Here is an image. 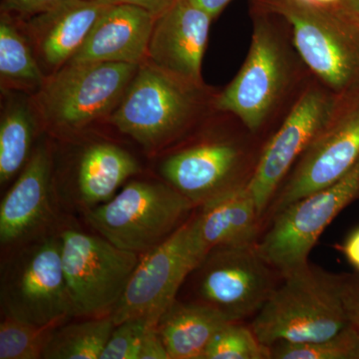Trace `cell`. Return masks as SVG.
<instances>
[{
    "label": "cell",
    "instance_id": "obj_31",
    "mask_svg": "<svg viewBox=\"0 0 359 359\" xmlns=\"http://www.w3.org/2000/svg\"><path fill=\"white\" fill-rule=\"evenodd\" d=\"M157 325L149 328L142 342L138 359H170L166 346L158 332Z\"/></svg>",
    "mask_w": 359,
    "mask_h": 359
},
{
    "label": "cell",
    "instance_id": "obj_5",
    "mask_svg": "<svg viewBox=\"0 0 359 359\" xmlns=\"http://www.w3.org/2000/svg\"><path fill=\"white\" fill-rule=\"evenodd\" d=\"M138 68L128 63L68 62L39 90V113L59 131L84 128L114 112Z\"/></svg>",
    "mask_w": 359,
    "mask_h": 359
},
{
    "label": "cell",
    "instance_id": "obj_20",
    "mask_svg": "<svg viewBox=\"0 0 359 359\" xmlns=\"http://www.w3.org/2000/svg\"><path fill=\"white\" fill-rule=\"evenodd\" d=\"M139 165L128 151L111 143L91 144L77 160L72 197L88 211L114 197L116 191L135 174Z\"/></svg>",
    "mask_w": 359,
    "mask_h": 359
},
{
    "label": "cell",
    "instance_id": "obj_18",
    "mask_svg": "<svg viewBox=\"0 0 359 359\" xmlns=\"http://www.w3.org/2000/svg\"><path fill=\"white\" fill-rule=\"evenodd\" d=\"M107 6L98 0H62L30 18L28 32L42 62L54 72L67 65Z\"/></svg>",
    "mask_w": 359,
    "mask_h": 359
},
{
    "label": "cell",
    "instance_id": "obj_17",
    "mask_svg": "<svg viewBox=\"0 0 359 359\" xmlns=\"http://www.w3.org/2000/svg\"><path fill=\"white\" fill-rule=\"evenodd\" d=\"M156 18L140 7L108 6L92 27L71 63L114 62L143 65Z\"/></svg>",
    "mask_w": 359,
    "mask_h": 359
},
{
    "label": "cell",
    "instance_id": "obj_29",
    "mask_svg": "<svg viewBox=\"0 0 359 359\" xmlns=\"http://www.w3.org/2000/svg\"><path fill=\"white\" fill-rule=\"evenodd\" d=\"M62 0H2V13L8 14H18V15L32 16L37 15L49 11Z\"/></svg>",
    "mask_w": 359,
    "mask_h": 359
},
{
    "label": "cell",
    "instance_id": "obj_13",
    "mask_svg": "<svg viewBox=\"0 0 359 359\" xmlns=\"http://www.w3.org/2000/svg\"><path fill=\"white\" fill-rule=\"evenodd\" d=\"M358 159L359 104L344 116H334L304 151L269 205L271 215L273 217L287 205L332 185Z\"/></svg>",
    "mask_w": 359,
    "mask_h": 359
},
{
    "label": "cell",
    "instance_id": "obj_35",
    "mask_svg": "<svg viewBox=\"0 0 359 359\" xmlns=\"http://www.w3.org/2000/svg\"><path fill=\"white\" fill-rule=\"evenodd\" d=\"M337 8L347 9L351 13L359 14V0H342Z\"/></svg>",
    "mask_w": 359,
    "mask_h": 359
},
{
    "label": "cell",
    "instance_id": "obj_22",
    "mask_svg": "<svg viewBox=\"0 0 359 359\" xmlns=\"http://www.w3.org/2000/svg\"><path fill=\"white\" fill-rule=\"evenodd\" d=\"M0 78L2 89L37 91L47 78L37 62L29 40L6 13H2L0 20Z\"/></svg>",
    "mask_w": 359,
    "mask_h": 359
},
{
    "label": "cell",
    "instance_id": "obj_6",
    "mask_svg": "<svg viewBox=\"0 0 359 359\" xmlns=\"http://www.w3.org/2000/svg\"><path fill=\"white\" fill-rule=\"evenodd\" d=\"M63 273L76 318L112 314L140 255L116 247L103 237L67 229L59 235Z\"/></svg>",
    "mask_w": 359,
    "mask_h": 359
},
{
    "label": "cell",
    "instance_id": "obj_14",
    "mask_svg": "<svg viewBox=\"0 0 359 359\" xmlns=\"http://www.w3.org/2000/svg\"><path fill=\"white\" fill-rule=\"evenodd\" d=\"M212 21L190 0H176L156 18L148 62L188 83L204 86L202 65Z\"/></svg>",
    "mask_w": 359,
    "mask_h": 359
},
{
    "label": "cell",
    "instance_id": "obj_3",
    "mask_svg": "<svg viewBox=\"0 0 359 359\" xmlns=\"http://www.w3.org/2000/svg\"><path fill=\"white\" fill-rule=\"evenodd\" d=\"M2 313L56 328L74 316L59 236L41 235L16 247L1 269Z\"/></svg>",
    "mask_w": 359,
    "mask_h": 359
},
{
    "label": "cell",
    "instance_id": "obj_36",
    "mask_svg": "<svg viewBox=\"0 0 359 359\" xmlns=\"http://www.w3.org/2000/svg\"><path fill=\"white\" fill-rule=\"evenodd\" d=\"M342 0H309L311 4L327 7H337Z\"/></svg>",
    "mask_w": 359,
    "mask_h": 359
},
{
    "label": "cell",
    "instance_id": "obj_21",
    "mask_svg": "<svg viewBox=\"0 0 359 359\" xmlns=\"http://www.w3.org/2000/svg\"><path fill=\"white\" fill-rule=\"evenodd\" d=\"M228 323L223 313L203 302L176 301L162 314L157 328L170 359H204L212 337Z\"/></svg>",
    "mask_w": 359,
    "mask_h": 359
},
{
    "label": "cell",
    "instance_id": "obj_7",
    "mask_svg": "<svg viewBox=\"0 0 359 359\" xmlns=\"http://www.w3.org/2000/svg\"><path fill=\"white\" fill-rule=\"evenodd\" d=\"M358 196L359 159L332 185L276 214L271 228L257 242V252L280 276L308 264L321 233Z\"/></svg>",
    "mask_w": 359,
    "mask_h": 359
},
{
    "label": "cell",
    "instance_id": "obj_9",
    "mask_svg": "<svg viewBox=\"0 0 359 359\" xmlns=\"http://www.w3.org/2000/svg\"><path fill=\"white\" fill-rule=\"evenodd\" d=\"M290 78L285 44L259 11L255 18L249 53L231 83L215 99V107L231 113L250 130L257 132L282 98Z\"/></svg>",
    "mask_w": 359,
    "mask_h": 359
},
{
    "label": "cell",
    "instance_id": "obj_24",
    "mask_svg": "<svg viewBox=\"0 0 359 359\" xmlns=\"http://www.w3.org/2000/svg\"><path fill=\"white\" fill-rule=\"evenodd\" d=\"M34 116L28 104L11 99L0 121V183L4 185L22 171L32 156Z\"/></svg>",
    "mask_w": 359,
    "mask_h": 359
},
{
    "label": "cell",
    "instance_id": "obj_19",
    "mask_svg": "<svg viewBox=\"0 0 359 359\" xmlns=\"http://www.w3.org/2000/svg\"><path fill=\"white\" fill-rule=\"evenodd\" d=\"M194 218L205 252L219 247L257 244L263 218L247 183L204 205Z\"/></svg>",
    "mask_w": 359,
    "mask_h": 359
},
{
    "label": "cell",
    "instance_id": "obj_12",
    "mask_svg": "<svg viewBox=\"0 0 359 359\" xmlns=\"http://www.w3.org/2000/svg\"><path fill=\"white\" fill-rule=\"evenodd\" d=\"M337 114V101L325 90L314 87L295 102L282 126L269 140L257 161L247 187L264 216L283 179L314 139Z\"/></svg>",
    "mask_w": 359,
    "mask_h": 359
},
{
    "label": "cell",
    "instance_id": "obj_10",
    "mask_svg": "<svg viewBox=\"0 0 359 359\" xmlns=\"http://www.w3.org/2000/svg\"><path fill=\"white\" fill-rule=\"evenodd\" d=\"M259 11L289 23L295 48L325 86L341 91L355 74L356 57L337 7L306 0H252Z\"/></svg>",
    "mask_w": 359,
    "mask_h": 359
},
{
    "label": "cell",
    "instance_id": "obj_16",
    "mask_svg": "<svg viewBox=\"0 0 359 359\" xmlns=\"http://www.w3.org/2000/svg\"><path fill=\"white\" fill-rule=\"evenodd\" d=\"M52 159L40 143L0 205V243L16 248L37 237L51 218Z\"/></svg>",
    "mask_w": 359,
    "mask_h": 359
},
{
    "label": "cell",
    "instance_id": "obj_2",
    "mask_svg": "<svg viewBox=\"0 0 359 359\" xmlns=\"http://www.w3.org/2000/svg\"><path fill=\"white\" fill-rule=\"evenodd\" d=\"M195 205L169 184L133 181L86 212L90 226L116 247L145 255L188 221Z\"/></svg>",
    "mask_w": 359,
    "mask_h": 359
},
{
    "label": "cell",
    "instance_id": "obj_33",
    "mask_svg": "<svg viewBox=\"0 0 359 359\" xmlns=\"http://www.w3.org/2000/svg\"><path fill=\"white\" fill-rule=\"evenodd\" d=\"M341 252H344L348 263L353 266L359 273V228L354 230L346 242L341 245Z\"/></svg>",
    "mask_w": 359,
    "mask_h": 359
},
{
    "label": "cell",
    "instance_id": "obj_30",
    "mask_svg": "<svg viewBox=\"0 0 359 359\" xmlns=\"http://www.w3.org/2000/svg\"><path fill=\"white\" fill-rule=\"evenodd\" d=\"M342 294L349 323L359 334V273L342 276Z\"/></svg>",
    "mask_w": 359,
    "mask_h": 359
},
{
    "label": "cell",
    "instance_id": "obj_1",
    "mask_svg": "<svg viewBox=\"0 0 359 359\" xmlns=\"http://www.w3.org/2000/svg\"><path fill=\"white\" fill-rule=\"evenodd\" d=\"M250 327L266 346L330 339L351 325L342 276L309 263L283 273Z\"/></svg>",
    "mask_w": 359,
    "mask_h": 359
},
{
    "label": "cell",
    "instance_id": "obj_25",
    "mask_svg": "<svg viewBox=\"0 0 359 359\" xmlns=\"http://www.w3.org/2000/svg\"><path fill=\"white\" fill-rule=\"evenodd\" d=\"M269 359H359V334L348 325L330 339L313 342H278Z\"/></svg>",
    "mask_w": 359,
    "mask_h": 359
},
{
    "label": "cell",
    "instance_id": "obj_26",
    "mask_svg": "<svg viewBox=\"0 0 359 359\" xmlns=\"http://www.w3.org/2000/svg\"><path fill=\"white\" fill-rule=\"evenodd\" d=\"M0 323V359H39L55 328L39 327L2 313Z\"/></svg>",
    "mask_w": 359,
    "mask_h": 359
},
{
    "label": "cell",
    "instance_id": "obj_28",
    "mask_svg": "<svg viewBox=\"0 0 359 359\" xmlns=\"http://www.w3.org/2000/svg\"><path fill=\"white\" fill-rule=\"evenodd\" d=\"M159 320L140 316L116 325L100 359H138L144 337Z\"/></svg>",
    "mask_w": 359,
    "mask_h": 359
},
{
    "label": "cell",
    "instance_id": "obj_11",
    "mask_svg": "<svg viewBox=\"0 0 359 359\" xmlns=\"http://www.w3.org/2000/svg\"><path fill=\"white\" fill-rule=\"evenodd\" d=\"M195 271L199 302L236 323L256 316L278 285L257 245L215 248Z\"/></svg>",
    "mask_w": 359,
    "mask_h": 359
},
{
    "label": "cell",
    "instance_id": "obj_8",
    "mask_svg": "<svg viewBox=\"0 0 359 359\" xmlns=\"http://www.w3.org/2000/svg\"><path fill=\"white\" fill-rule=\"evenodd\" d=\"M194 219L143 255L122 299L113 311L115 325L132 318H154L177 301L180 287L207 256Z\"/></svg>",
    "mask_w": 359,
    "mask_h": 359
},
{
    "label": "cell",
    "instance_id": "obj_15",
    "mask_svg": "<svg viewBox=\"0 0 359 359\" xmlns=\"http://www.w3.org/2000/svg\"><path fill=\"white\" fill-rule=\"evenodd\" d=\"M243 160L242 150L231 142H205L169 156L160 172L166 183L202 207L247 183L240 180Z\"/></svg>",
    "mask_w": 359,
    "mask_h": 359
},
{
    "label": "cell",
    "instance_id": "obj_32",
    "mask_svg": "<svg viewBox=\"0 0 359 359\" xmlns=\"http://www.w3.org/2000/svg\"><path fill=\"white\" fill-rule=\"evenodd\" d=\"M98 1L107 6L127 4V6L140 7L157 18L173 6L176 0H98Z\"/></svg>",
    "mask_w": 359,
    "mask_h": 359
},
{
    "label": "cell",
    "instance_id": "obj_27",
    "mask_svg": "<svg viewBox=\"0 0 359 359\" xmlns=\"http://www.w3.org/2000/svg\"><path fill=\"white\" fill-rule=\"evenodd\" d=\"M204 359H269V348L252 327L231 321L212 337Z\"/></svg>",
    "mask_w": 359,
    "mask_h": 359
},
{
    "label": "cell",
    "instance_id": "obj_23",
    "mask_svg": "<svg viewBox=\"0 0 359 359\" xmlns=\"http://www.w3.org/2000/svg\"><path fill=\"white\" fill-rule=\"evenodd\" d=\"M115 323L112 316L63 323L51 332L45 359H100Z\"/></svg>",
    "mask_w": 359,
    "mask_h": 359
},
{
    "label": "cell",
    "instance_id": "obj_4",
    "mask_svg": "<svg viewBox=\"0 0 359 359\" xmlns=\"http://www.w3.org/2000/svg\"><path fill=\"white\" fill-rule=\"evenodd\" d=\"M202 89L146 61L139 66L110 122L146 150H158L190 126L199 113Z\"/></svg>",
    "mask_w": 359,
    "mask_h": 359
},
{
    "label": "cell",
    "instance_id": "obj_34",
    "mask_svg": "<svg viewBox=\"0 0 359 359\" xmlns=\"http://www.w3.org/2000/svg\"><path fill=\"white\" fill-rule=\"evenodd\" d=\"M190 1L210 14L212 20H215L231 0H190Z\"/></svg>",
    "mask_w": 359,
    "mask_h": 359
}]
</instances>
